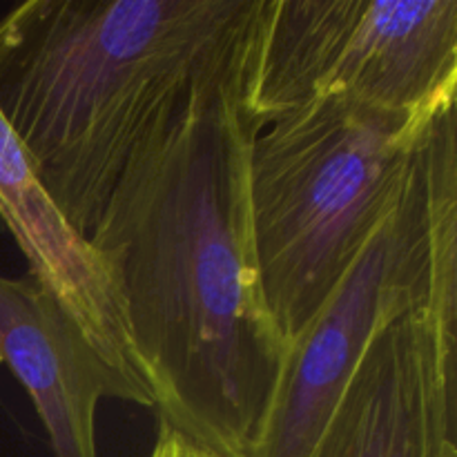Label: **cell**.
I'll list each match as a JSON object with an SVG mask.
<instances>
[{"label": "cell", "mask_w": 457, "mask_h": 457, "mask_svg": "<svg viewBox=\"0 0 457 457\" xmlns=\"http://www.w3.org/2000/svg\"><path fill=\"white\" fill-rule=\"evenodd\" d=\"M0 364L34 402L54 457H98L96 411L103 400L154 409L152 393L107 366L29 275L0 272Z\"/></svg>", "instance_id": "7"}, {"label": "cell", "mask_w": 457, "mask_h": 457, "mask_svg": "<svg viewBox=\"0 0 457 457\" xmlns=\"http://www.w3.org/2000/svg\"><path fill=\"white\" fill-rule=\"evenodd\" d=\"M311 457H457V306L375 335Z\"/></svg>", "instance_id": "6"}, {"label": "cell", "mask_w": 457, "mask_h": 457, "mask_svg": "<svg viewBox=\"0 0 457 457\" xmlns=\"http://www.w3.org/2000/svg\"><path fill=\"white\" fill-rule=\"evenodd\" d=\"M457 306V123L440 116L391 217L288 344L253 457H311L375 335L413 308Z\"/></svg>", "instance_id": "4"}, {"label": "cell", "mask_w": 457, "mask_h": 457, "mask_svg": "<svg viewBox=\"0 0 457 457\" xmlns=\"http://www.w3.org/2000/svg\"><path fill=\"white\" fill-rule=\"evenodd\" d=\"M150 457H217L210 451L199 449L192 442H187L186 437H181L179 433L170 431V428L159 427V437L154 442V449H152Z\"/></svg>", "instance_id": "9"}, {"label": "cell", "mask_w": 457, "mask_h": 457, "mask_svg": "<svg viewBox=\"0 0 457 457\" xmlns=\"http://www.w3.org/2000/svg\"><path fill=\"white\" fill-rule=\"evenodd\" d=\"M455 89L457 0H266L245 96L266 125L324 98L437 116Z\"/></svg>", "instance_id": "5"}, {"label": "cell", "mask_w": 457, "mask_h": 457, "mask_svg": "<svg viewBox=\"0 0 457 457\" xmlns=\"http://www.w3.org/2000/svg\"><path fill=\"white\" fill-rule=\"evenodd\" d=\"M0 219L27 259V275L76 321L107 366L147 388L123 302L105 263L45 190L29 154L0 114ZM150 391V388H147Z\"/></svg>", "instance_id": "8"}, {"label": "cell", "mask_w": 457, "mask_h": 457, "mask_svg": "<svg viewBox=\"0 0 457 457\" xmlns=\"http://www.w3.org/2000/svg\"><path fill=\"white\" fill-rule=\"evenodd\" d=\"M442 114H391L324 98L254 134L248 156L254 257L286 344L315 320L397 208Z\"/></svg>", "instance_id": "3"}, {"label": "cell", "mask_w": 457, "mask_h": 457, "mask_svg": "<svg viewBox=\"0 0 457 457\" xmlns=\"http://www.w3.org/2000/svg\"><path fill=\"white\" fill-rule=\"evenodd\" d=\"M253 56L201 80L143 134L87 235L159 427L217 457L254 455L288 355L250 226Z\"/></svg>", "instance_id": "1"}, {"label": "cell", "mask_w": 457, "mask_h": 457, "mask_svg": "<svg viewBox=\"0 0 457 457\" xmlns=\"http://www.w3.org/2000/svg\"><path fill=\"white\" fill-rule=\"evenodd\" d=\"M266 0H27L0 18V114L92 232L143 134L253 54Z\"/></svg>", "instance_id": "2"}]
</instances>
